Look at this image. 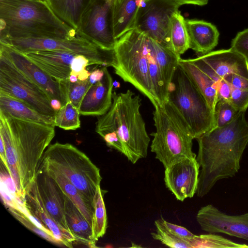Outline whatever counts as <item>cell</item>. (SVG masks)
<instances>
[{
    "instance_id": "obj_37",
    "label": "cell",
    "mask_w": 248,
    "mask_h": 248,
    "mask_svg": "<svg viewBox=\"0 0 248 248\" xmlns=\"http://www.w3.org/2000/svg\"><path fill=\"white\" fill-rule=\"evenodd\" d=\"M156 228L160 229L184 239L190 238L195 236L185 227L179 226L165 220L163 217L155 221Z\"/></svg>"
},
{
    "instance_id": "obj_26",
    "label": "cell",
    "mask_w": 248,
    "mask_h": 248,
    "mask_svg": "<svg viewBox=\"0 0 248 248\" xmlns=\"http://www.w3.org/2000/svg\"><path fill=\"white\" fill-rule=\"evenodd\" d=\"M144 0H115L113 10V31L118 39L134 29L139 8Z\"/></svg>"
},
{
    "instance_id": "obj_22",
    "label": "cell",
    "mask_w": 248,
    "mask_h": 248,
    "mask_svg": "<svg viewBox=\"0 0 248 248\" xmlns=\"http://www.w3.org/2000/svg\"><path fill=\"white\" fill-rule=\"evenodd\" d=\"M0 111L18 119L55 126L54 117L42 115L25 102L1 91Z\"/></svg>"
},
{
    "instance_id": "obj_7",
    "label": "cell",
    "mask_w": 248,
    "mask_h": 248,
    "mask_svg": "<svg viewBox=\"0 0 248 248\" xmlns=\"http://www.w3.org/2000/svg\"><path fill=\"white\" fill-rule=\"evenodd\" d=\"M41 163L63 174L93 204L102 177L99 169L83 152L71 144L56 142L46 148Z\"/></svg>"
},
{
    "instance_id": "obj_4",
    "label": "cell",
    "mask_w": 248,
    "mask_h": 248,
    "mask_svg": "<svg viewBox=\"0 0 248 248\" xmlns=\"http://www.w3.org/2000/svg\"><path fill=\"white\" fill-rule=\"evenodd\" d=\"M76 36L44 0H0V39Z\"/></svg>"
},
{
    "instance_id": "obj_43",
    "label": "cell",
    "mask_w": 248,
    "mask_h": 248,
    "mask_svg": "<svg viewBox=\"0 0 248 248\" xmlns=\"http://www.w3.org/2000/svg\"><path fill=\"white\" fill-rule=\"evenodd\" d=\"M179 4H192L198 6H203L207 4L209 0H171Z\"/></svg>"
},
{
    "instance_id": "obj_1",
    "label": "cell",
    "mask_w": 248,
    "mask_h": 248,
    "mask_svg": "<svg viewBox=\"0 0 248 248\" xmlns=\"http://www.w3.org/2000/svg\"><path fill=\"white\" fill-rule=\"evenodd\" d=\"M55 136V126L18 119L0 111V137L7 158L6 169L16 196L23 202L36 180L41 161Z\"/></svg>"
},
{
    "instance_id": "obj_40",
    "label": "cell",
    "mask_w": 248,
    "mask_h": 248,
    "mask_svg": "<svg viewBox=\"0 0 248 248\" xmlns=\"http://www.w3.org/2000/svg\"><path fill=\"white\" fill-rule=\"evenodd\" d=\"M232 87L225 78L222 79L217 88L218 101L223 100L230 101Z\"/></svg>"
},
{
    "instance_id": "obj_10",
    "label": "cell",
    "mask_w": 248,
    "mask_h": 248,
    "mask_svg": "<svg viewBox=\"0 0 248 248\" xmlns=\"http://www.w3.org/2000/svg\"><path fill=\"white\" fill-rule=\"evenodd\" d=\"M0 91L25 102L42 115L54 117L57 112L52 108L47 94L1 53Z\"/></svg>"
},
{
    "instance_id": "obj_3",
    "label": "cell",
    "mask_w": 248,
    "mask_h": 248,
    "mask_svg": "<svg viewBox=\"0 0 248 248\" xmlns=\"http://www.w3.org/2000/svg\"><path fill=\"white\" fill-rule=\"evenodd\" d=\"M141 99L130 90L112 93L108 110L98 117L95 131L107 145L124 155L132 164L145 158L150 138L140 112Z\"/></svg>"
},
{
    "instance_id": "obj_11",
    "label": "cell",
    "mask_w": 248,
    "mask_h": 248,
    "mask_svg": "<svg viewBox=\"0 0 248 248\" xmlns=\"http://www.w3.org/2000/svg\"><path fill=\"white\" fill-rule=\"evenodd\" d=\"M115 0H93L82 14L77 36L106 49H113L117 39L113 31Z\"/></svg>"
},
{
    "instance_id": "obj_27",
    "label": "cell",
    "mask_w": 248,
    "mask_h": 248,
    "mask_svg": "<svg viewBox=\"0 0 248 248\" xmlns=\"http://www.w3.org/2000/svg\"><path fill=\"white\" fill-rule=\"evenodd\" d=\"M44 0L60 19L77 31L82 14L93 0Z\"/></svg>"
},
{
    "instance_id": "obj_39",
    "label": "cell",
    "mask_w": 248,
    "mask_h": 248,
    "mask_svg": "<svg viewBox=\"0 0 248 248\" xmlns=\"http://www.w3.org/2000/svg\"><path fill=\"white\" fill-rule=\"evenodd\" d=\"M231 48L248 59V28L237 33L232 41Z\"/></svg>"
},
{
    "instance_id": "obj_20",
    "label": "cell",
    "mask_w": 248,
    "mask_h": 248,
    "mask_svg": "<svg viewBox=\"0 0 248 248\" xmlns=\"http://www.w3.org/2000/svg\"><path fill=\"white\" fill-rule=\"evenodd\" d=\"M23 53L48 75L58 81L69 78L71 63L77 55L67 51L52 50H38Z\"/></svg>"
},
{
    "instance_id": "obj_31",
    "label": "cell",
    "mask_w": 248,
    "mask_h": 248,
    "mask_svg": "<svg viewBox=\"0 0 248 248\" xmlns=\"http://www.w3.org/2000/svg\"><path fill=\"white\" fill-rule=\"evenodd\" d=\"M191 248H248V245L234 242L221 236L209 233L186 239Z\"/></svg>"
},
{
    "instance_id": "obj_24",
    "label": "cell",
    "mask_w": 248,
    "mask_h": 248,
    "mask_svg": "<svg viewBox=\"0 0 248 248\" xmlns=\"http://www.w3.org/2000/svg\"><path fill=\"white\" fill-rule=\"evenodd\" d=\"M39 170L45 171L56 181L64 194L78 207L92 226L94 211L93 204L87 200L65 176L53 168L41 163Z\"/></svg>"
},
{
    "instance_id": "obj_30",
    "label": "cell",
    "mask_w": 248,
    "mask_h": 248,
    "mask_svg": "<svg viewBox=\"0 0 248 248\" xmlns=\"http://www.w3.org/2000/svg\"><path fill=\"white\" fill-rule=\"evenodd\" d=\"M94 213L92 219L93 237L97 241L105 234L107 228V216L103 194L99 186L96 189L94 199Z\"/></svg>"
},
{
    "instance_id": "obj_6",
    "label": "cell",
    "mask_w": 248,
    "mask_h": 248,
    "mask_svg": "<svg viewBox=\"0 0 248 248\" xmlns=\"http://www.w3.org/2000/svg\"><path fill=\"white\" fill-rule=\"evenodd\" d=\"M149 39L135 29L119 38L114 47L115 73L146 96L154 107L158 103L149 71Z\"/></svg>"
},
{
    "instance_id": "obj_13",
    "label": "cell",
    "mask_w": 248,
    "mask_h": 248,
    "mask_svg": "<svg viewBox=\"0 0 248 248\" xmlns=\"http://www.w3.org/2000/svg\"><path fill=\"white\" fill-rule=\"evenodd\" d=\"M196 219L204 231L223 233L248 241V213L230 215L208 204L198 211Z\"/></svg>"
},
{
    "instance_id": "obj_42",
    "label": "cell",
    "mask_w": 248,
    "mask_h": 248,
    "mask_svg": "<svg viewBox=\"0 0 248 248\" xmlns=\"http://www.w3.org/2000/svg\"><path fill=\"white\" fill-rule=\"evenodd\" d=\"M104 75V71L103 67L101 69H96L91 73L88 79L92 84H94L100 81L102 79Z\"/></svg>"
},
{
    "instance_id": "obj_36",
    "label": "cell",
    "mask_w": 248,
    "mask_h": 248,
    "mask_svg": "<svg viewBox=\"0 0 248 248\" xmlns=\"http://www.w3.org/2000/svg\"><path fill=\"white\" fill-rule=\"evenodd\" d=\"M92 64L91 61L85 56L77 54L73 58L71 65L70 75H75L78 80L84 81L88 79L91 73L86 68Z\"/></svg>"
},
{
    "instance_id": "obj_46",
    "label": "cell",
    "mask_w": 248,
    "mask_h": 248,
    "mask_svg": "<svg viewBox=\"0 0 248 248\" xmlns=\"http://www.w3.org/2000/svg\"><path fill=\"white\" fill-rule=\"evenodd\" d=\"M68 79L72 83L76 82L78 81V77L75 75H70Z\"/></svg>"
},
{
    "instance_id": "obj_28",
    "label": "cell",
    "mask_w": 248,
    "mask_h": 248,
    "mask_svg": "<svg viewBox=\"0 0 248 248\" xmlns=\"http://www.w3.org/2000/svg\"><path fill=\"white\" fill-rule=\"evenodd\" d=\"M150 39L162 80L169 91L170 85L181 58L171 49Z\"/></svg>"
},
{
    "instance_id": "obj_14",
    "label": "cell",
    "mask_w": 248,
    "mask_h": 248,
    "mask_svg": "<svg viewBox=\"0 0 248 248\" xmlns=\"http://www.w3.org/2000/svg\"><path fill=\"white\" fill-rule=\"evenodd\" d=\"M0 53L7 57L18 70L41 88L50 99L59 100L62 106L67 103L59 81L48 75L23 53L0 43Z\"/></svg>"
},
{
    "instance_id": "obj_23",
    "label": "cell",
    "mask_w": 248,
    "mask_h": 248,
    "mask_svg": "<svg viewBox=\"0 0 248 248\" xmlns=\"http://www.w3.org/2000/svg\"><path fill=\"white\" fill-rule=\"evenodd\" d=\"M65 216L70 232L76 242L90 247H95L96 242L93 237L92 226L78 207L66 195Z\"/></svg>"
},
{
    "instance_id": "obj_29",
    "label": "cell",
    "mask_w": 248,
    "mask_h": 248,
    "mask_svg": "<svg viewBox=\"0 0 248 248\" xmlns=\"http://www.w3.org/2000/svg\"><path fill=\"white\" fill-rule=\"evenodd\" d=\"M170 41L171 49L179 56L189 48L185 19L179 11L171 18Z\"/></svg>"
},
{
    "instance_id": "obj_32",
    "label": "cell",
    "mask_w": 248,
    "mask_h": 248,
    "mask_svg": "<svg viewBox=\"0 0 248 248\" xmlns=\"http://www.w3.org/2000/svg\"><path fill=\"white\" fill-rule=\"evenodd\" d=\"M78 109L67 102L54 117L55 126L66 130H76L80 127Z\"/></svg>"
},
{
    "instance_id": "obj_21",
    "label": "cell",
    "mask_w": 248,
    "mask_h": 248,
    "mask_svg": "<svg viewBox=\"0 0 248 248\" xmlns=\"http://www.w3.org/2000/svg\"><path fill=\"white\" fill-rule=\"evenodd\" d=\"M189 48L200 55L206 54L217 45L219 32L217 27L202 20L185 19Z\"/></svg>"
},
{
    "instance_id": "obj_15",
    "label": "cell",
    "mask_w": 248,
    "mask_h": 248,
    "mask_svg": "<svg viewBox=\"0 0 248 248\" xmlns=\"http://www.w3.org/2000/svg\"><path fill=\"white\" fill-rule=\"evenodd\" d=\"M200 168L196 157H186L165 168V186L178 200L183 202L196 193Z\"/></svg>"
},
{
    "instance_id": "obj_47",
    "label": "cell",
    "mask_w": 248,
    "mask_h": 248,
    "mask_svg": "<svg viewBox=\"0 0 248 248\" xmlns=\"http://www.w3.org/2000/svg\"><path fill=\"white\" fill-rule=\"evenodd\" d=\"M113 87H114L115 88H119L120 87L119 82H118L116 81H115L114 82H113Z\"/></svg>"
},
{
    "instance_id": "obj_33",
    "label": "cell",
    "mask_w": 248,
    "mask_h": 248,
    "mask_svg": "<svg viewBox=\"0 0 248 248\" xmlns=\"http://www.w3.org/2000/svg\"><path fill=\"white\" fill-rule=\"evenodd\" d=\"M59 81L66 102H70L78 109L84 95L92 85L89 79L74 83L71 82L69 79Z\"/></svg>"
},
{
    "instance_id": "obj_34",
    "label": "cell",
    "mask_w": 248,
    "mask_h": 248,
    "mask_svg": "<svg viewBox=\"0 0 248 248\" xmlns=\"http://www.w3.org/2000/svg\"><path fill=\"white\" fill-rule=\"evenodd\" d=\"M239 112L230 101L218 100L214 111L215 127H222L230 124Z\"/></svg>"
},
{
    "instance_id": "obj_44",
    "label": "cell",
    "mask_w": 248,
    "mask_h": 248,
    "mask_svg": "<svg viewBox=\"0 0 248 248\" xmlns=\"http://www.w3.org/2000/svg\"><path fill=\"white\" fill-rule=\"evenodd\" d=\"M0 155L1 160L5 166L7 167V158L4 143L1 137H0Z\"/></svg>"
},
{
    "instance_id": "obj_17",
    "label": "cell",
    "mask_w": 248,
    "mask_h": 248,
    "mask_svg": "<svg viewBox=\"0 0 248 248\" xmlns=\"http://www.w3.org/2000/svg\"><path fill=\"white\" fill-rule=\"evenodd\" d=\"M36 180L40 196L48 213L62 230L71 234L65 216L66 195L56 181L45 171L39 170Z\"/></svg>"
},
{
    "instance_id": "obj_38",
    "label": "cell",
    "mask_w": 248,
    "mask_h": 248,
    "mask_svg": "<svg viewBox=\"0 0 248 248\" xmlns=\"http://www.w3.org/2000/svg\"><path fill=\"white\" fill-rule=\"evenodd\" d=\"M230 102L238 111L245 112L248 108V89L232 88Z\"/></svg>"
},
{
    "instance_id": "obj_25",
    "label": "cell",
    "mask_w": 248,
    "mask_h": 248,
    "mask_svg": "<svg viewBox=\"0 0 248 248\" xmlns=\"http://www.w3.org/2000/svg\"><path fill=\"white\" fill-rule=\"evenodd\" d=\"M179 64L189 77L214 112L218 101L217 84L196 66L188 62L187 59L181 58Z\"/></svg>"
},
{
    "instance_id": "obj_18",
    "label": "cell",
    "mask_w": 248,
    "mask_h": 248,
    "mask_svg": "<svg viewBox=\"0 0 248 248\" xmlns=\"http://www.w3.org/2000/svg\"><path fill=\"white\" fill-rule=\"evenodd\" d=\"M102 79L92 84L78 108L80 115L100 116L109 109L112 102L113 79L106 66Z\"/></svg>"
},
{
    "instance_id": "obj_19",
    "label": "cell",
    "mask_w": 248,
    "mask_h": 248,
    "mask_svg": "<svg viewBox=\"0 0 248 248\" xmlns=\"http://www.w3.org/2000/svg\"><path fill=\"white\" fill-rule=\"evenodd\" d=\"M199 56L222 78L236 75L248 79V59L232 48Z\"/></svg>"
},
{
    "instance_id": "obj_8",
    "label": "cell",
    "mask_w": 248,
    "mask_h": 248,
    "mask_svg": "<svg viewBox=\"0 0 248 248\" xmlns=\"http://www.w3.org/2000/svg\"><path fill=\"white\" fill-rule=\"evenodd\" d=\"M168 100L181 114L194 139L215 127L214 112L179 65L169 86Z\"/></svg>"
},
{
    "instance_id": "obj_16",
    "label": "cell",
    "mask_w": 248,
    "mask_h": 248,
    "mask_svg": "<svg viewBox=\"0 0 248 248\" xmlns=\"http://www.w3.org/2000/svg\"><path fill=\"white\" fill-rule=\"evenodd\" d=\"M22 202L28 214L37 221L56 244L73 247L72 244L76 242L75 238L71 234L62 230L48 213L39 192L36 180L28 189Z\"/></svg>"
},
{
    "instance_id": "obj_12",
    "label": "cell",
    "mask_w": 248,
    "mask_h": 248,
    "mask_svg": "<svg viewBox=\"0 0 248 248\" xmlns=\"http://www.w3.org/2000/svg\"><path fill=\"white\" fill-rule=\"evenodd\" d=\"M180 6L171 0H144L138 11L133 29L171 49V20Z\"/></svg>"
},
{
    "instance_id": "obj_41",
    "label": "cell",
    "mask_w": 248,
    "mask_h": 248,
    "mask_svg": "<svg viewBox=\"0 0 248 248\" xmlns=\"http://www.w3.org/2000/svg\"><path fill=\"white\" fill-rule=\"evenodd\" d=\"M233 88L242 90L248 89V79L244 77L233 75L224 78Z\"/></svg>"
},
{
    "instance_id": "obj_45",
    "label": "cell",
    "mask_w": 248,
    "mask_h": 248,
    "mask_svg": "<svg viewBox=\"0 0 248 248\" xmlns=\"http://www.w3.org/2000/svg\"><path fill=\"white\" fill-rule=\"evenodd\" d=\"M50 105L52 108L56 111H58L62 107V102L57 99H50Z\"/></svg>"
},
{
    "instance_id": "obj_2",
    "label": "cell",
    "mask_w": 248,
    "mask_h": 248,
    "mask_svg": "<svg viewBox=\"0 0 248 248\" xmlns=\"http://www.w3.org/2000/svg\"><path fill=\"white\" fill-rule=\"evenodd\" d=\"M196 159L200 171L197 196L207 195L220 180L233 177L238 172L243 154L248 144V122L239 111L230 124L216 127L196 139Z\"/></svg>"
},
{
    "instance_id": "obj_9",
    "label": "cell",
    "mask_w": 248,
    "mask_h": 248,
    "mask_svg": "<svg viewBox=\"0 0 248 248\" xmlns=\"http://www.w3.org/2000/svg\"><path fill=\"white\" fill-rule=\"evenodd\" d=\"M0 43L23 52L38 50L62 51L82 55L92 64L113 67L114 49H106L82 38L72 39L53 37H24L0 39Z\"/></svg>"
},
{
    "instance_id": "obj_35",
    "label": "cell",
    "mask_w": 248,
    "mask_h": 248,
    "mask_svg": "<svg viewBox=\"0 0 248 248\" xmlns=\"http://www.w3.org/2000/svg\"><path fill=\"white\" fill-rule=\"evenodd\" d=\"M152 237L163 244L173 248H191L186 239L179 238L166 231L156 228L155 232H151Z\"/></svg>"
},
{
    "instance_id": "obj_5",
    "label": "cell",
    "mask_w": 248,
    "mask_h": 248,
    "mask_svg": "<svg viewBox=\"0 0 248 248\" xmlns=\"http://www.w3.org/2000/svg\"><path fill=\"white\" fill-rule=\"evenodd\" d=\"M153 120L155 131L151 151L165 168L186 157H196L192 151L194 139L189 126L168 100L155 107Z\"/></svg>"
}]
</instances>
